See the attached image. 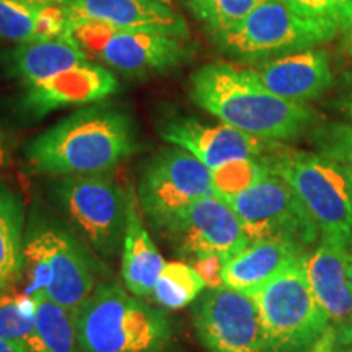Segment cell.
<instances>
[{"mask_svg": "<svg viewBox=\"0 0 352 352\" xmlns=\"http://www.w3.org/2000/svg\"><path fill=\"white\" fill-rule=\"evenodd\" d=\"M76 318L82 352H170L176 346L170 316L111 280H100Z\"/></svg>", "mask_w": 352, "mask_h": 352, "instance_id": "3", "label": "cell"}, {"mask_svg": "<svg viewBox=\"0 0 352 352\" xmlns=\"http://www.w3.org/2000/svg\"><path fill=\"white\" fill-rule=\"evenodd\" d=\"M135 195L148 223L164 232L192 202L215 195L212 171L183 148H164L145 166Z\"/></svg>", "mask_w": 352, "mask_h": 352, "instance_id": "9", "label": "cell"}, {"mask_svg": "<svg viewBox=\"0 0 352 352\" xmlns=\"http://www.w3.org/2000/svg\"><path fill=\"white\" fill-rule=\"evenodd\" d=\"M253 69L267 90L298 104L318 98L333 82L328 54L316 47L277 57Z\"/></svg>", "mask_w": 352, "mask_h": 352, "instance_id": "18", "label": "cell"}, {"mask_svg": "<svg viewBox=\"0 0 352 352\" xmlns=\"http://www.w3.org/2000/svg\"><path fill=\"white\" fill-rule=\"evenodd\" d=\"M69 33L101 65L129 77L168 72L189 56L184 39L166 34L126 32L91 21L72 25Z\"/></svg>", "mask_w": 352, "mask_h": 352, "instance_id": "10", "label": "cell"}, {"mask_svg": "<svg viewBox=\"0 0 352 352\" xmlns=\"http://www.w3.org/2000/svg\"><path fill=\"white\" fill-rule=\"evenodd\" d=\"M25 272L30 290H43L56 303L78 314L100 283L101 263L85 240L50 215H32L25 235Z\"/></svg>", "mask_w": 352, "mask_h": 352, "instance_id": "4", "label": "cell"}, {"mask_svg": "<svg viewBox=\"0 0 352 352\" xmlns=\"http://www.w3.org/2000/svg\"><path fill=\"white\" fill-rule=\"evenodd\" d=\"M139 151L138 127L124 108L100 101L82 107L26 144L36 175L69 176L113 171Z\"/></svg>", "mask_w": 352, "mask_h": 352, "instance_id": "1", "label": "cell"}, {"mask_svg": "<svg viewBox=\"0 0 352 352\" xmlns=\"http://www.w3.org/2000/svg\"><path fill=\"white\" fill-rule=\"evenodd\" d=\"M129 188L113 171L60 176L56 197L91 252L103 259L121 253L127 222Z\"/></svg>", "mask_w": 352, "mask_h": 352, "instance_id": "7", "label": "cell"}, {"mask_svg": "<svg viewBox=\"0 0 352 352\" xmlns=\"http://www.w3.org/2000/svg\"><path fill=\"white\" fill-rule=\"evenodd\" d=\"M90 56L83 51L77 39L70 33L20 43L6 57L7 72L21 82L23 87L43 82L57 74L90 63Z\"/></svg>", "mask_w": 352, "mask_h": 352, "instance_id": "20", "label": "cell"}, {"mask_svg": "<svg viewBox=\"0 0 352 352\" xmlns=\"http://www.w3.org/2000/svg\"><path fill=\"white\" fill-rule=\"evenodd\" d=\"M162 233L189 261L215 254L227 263L252 241L232 206L217 195L192 202Z\"/></svg>", "mask_w": 352, "mask_h": 352, "instance_id": "13", "label": "cell"}, {"mask_svg": "<svg viewBox=\"0 0 352 352\" xmlns=\"http://www.w3.org/2000/svg\"><path fill=\"white\" fill-rule=\"evenodd\" d=\"M63 10L69 28L82 21H91L126 32L189 38L188 21L182 13L155 0H72Z\"/></svg>", "mask_w": 352, "mask_h": 352, "instance_id": "16", "label": "cell"}, {"mask_svg": "<svg viewBox=\"0 0 352 352\" xmlns=\"http://www.w3.org/2000/svg\"><path fill=\"white\" fill-rule=\"evenodd\" d=\"M338 349H340V352H352V338L347 342H344V344H338Z\"/></svg>", "mask_w": 352, "mask_h": 352, "instance_id": "37", "label": "cell"}, {"mask_svg": "<svg viewBox=\"0 0 352 352\" xmlns=\"http://www.w3.org/2000/svg\"><path fill=\"white\" fill-rule=\"evenodd\" d=\"M23 88V111L33 118H43L57 109L104 101L120 90V82L108 67L90 60Z\"/></svg>", "mask_w": 352, "mask_h": 352, "instance_id": "17", "label": "cell"}, {"mask_svg": "<svg viewBox=\"0 0 352 352\" xmlns=\"http://www.w3.org/2000/svg\"><path fill=\"white\" fill-rule=\"evenodd\" d=\"M189 96L223 124L272 142L297 139L315 121L307 104L283 100L267 90L254 69L228 63L197 69L189 80Z\"/></svg>", "mask_w": 352, "mask_h": 352, "instance_id": "2", "label": "cell"}, {"mask_svg": "<svg viewBox=\"0 0 352 352\" xmlns=\"http://www.w3.org/2000/svg\"><path fill=\"white\" fill-rule=\"evenodd\" d=\"M206 289L204 279L191 264L171 261L162 270L151 298L165 310H179L195 303Z\"/></svg>", "mask_w": 352, "mask_h": 352, "instance_id": "25", "label": "cell"}, {"mask_svg": "<svg viewBox=\"0 0 352 352\" xmlns=\"http://www.w3.org/2000/svg\"><path fill=\"white\" fill-rule=\"evenodd\" d=\"M302 201L320 236L352 245V182L334 162L320 153L277 145L266 157Z\"/></svg>", "mask_w": 352, "mask_h": 352, "instance_id": "5", "label": "cell"}, {"mask_svg": "<svg viewBox=\"0 0 352 352\" xmlns=\"http://www.w3.org/2000/svg\"><path fill=\"white\" fill-rule=\"evenodd\" d=\"M25 202L15 189L0 182V290L10 292L25 274Z\"/></svg>", "mask_w": 352, "mask_h": 352, "instance_id": "22", "label": "cell"}, {"mask_svg": "<svg viewBox=\"0 0 352 352\" xmlns=\"http://www.w3.org/2000/svg\"><path fill=\"white\" fill-rule=\"evenodd\" d=\"M12 164V144L6 129L0 124V170L7 168Z\"/></svg>", "mask_w": 352, "mask_h": 352, "instance_id": "33", "label": "cell"}, {"mask_svg": "<svg viewBox=\"0 0 352 352\" xmlns=\"http://www.w3.org/2000/svg\"><path fill=\"white\" fill-rule=\"evenodd\" d=\"M347 271H349V283L352 290V245H349V258H347Z\"/></svg>", "mask_w": 352, "mask_h": 352, "instance_id": "36", "label": "cell"}, {"mask_svg": "<svg viewBox=\"0 0 352 352\" xmlns=\"http://www.w3.org/2000/svg\"><path fill=\"white\" fill-rule=\"evenodd\" d=\"M223 199L240 217L250 240L284 239L307 250L320 239L318 227L302 201L272 170L245 191Z\"/></svg>", "mask_w": 352, "mask_h": 352, "instance_id": "11", "label": "cell"}, {"mask_svg": "<svg viewBox=\"0 0 352 352\" xmlns=\"http://www.w3.org/2000/svg\"><path fill=\"white\" fill-rule=\"evenodd\" d=\"M28 2L38 3V6H44V7H65L67 3L72 2V0H28Z\"/></svg>", "mask_w": 352, "mask_h": 352, "instance_id": "35", "label": "cell"}, {"mask_svg": "<svg viewBox=\"0 0 352 352\" xmlns=\"http://www.w3.org/2000/svg\"><path fill=\"white\" fill-rule=\"evenodd\" d=\"M347 32H349V44H351V50H352V26L347 30Z\"/></svg>", "mask_w": 352, "mask_h": 352, "instance_id": "40", "label": "cell"}, {"mask_svg": "<svg viewBox=\"0 0 352 352\" xmlns=\"http://www.w3.org/2000/svg\"><path fill=\"white\" fill-rule=\"evenodd\" d=\"M303 253L307 250L290 240H252L246 248L226 263L223 285L253 296Z\"/></svg>", "mask_w": 352, "mask_h": 352, "instance_id": "19", "label": "cell"}, {"mask_svg": "<svg viewBox=\"0 0 352 352\" xmlns=\"http://www.w3.org/2000/svg\"><path fill=\"white\" fill-rule=\"evenodd\" d=\"M0 294H3V290H0Z\"/></svg>", "mask_w": 352, "mask_h": 352, "instance_id": "41", "label": "cell"}, {"mask_svg": "<svg viewBox=\"0 0 352 352\" xmlns=\"http://www.w3.org/2000/svg\"><path fill=\"white\" fill-rule=\"evenodd\" d=\"M349 245L320 236L318 245L307 254V279L328 318L338 344L352 338V290L347 271Z\"/></svg>", "mask_w": 352, "mask_h": 352, "instance_id": "15", "label": "cell"}, {"mask_svg": "<svg viewBox=\"0 0 352 352\" xmlns=\"http://www.w3.org/2000/svg\"><path fill=\"white\" fill-rule=\"evenodd\" d=\"M264 2L266 0H189V8L214 36L239 25Z\"/></svg>", "mask_w": 352, "mask_h": 352, "instance_id": "26", "label": "cell"}, {"mask_svg": "<svg viewBox=\"0 0 352 352\" xmlns=\"http://www.w3.org/2000/svg\"><path fill=\"white\" fill-rule=\"evenodd\" d=\"M155 2H160V3H166V6H171V3H173L175 0H155Z\"/></svg>", "mask_w": 352, "mask_h": 352, "instance_id": "39", "label": "cell"}, {"mask_svg": "<svg viewBox=\"0 0 352 352\" xmlns=\"http://www.w3.org/2000/svg\"><path fill=\"white\" fill-rule=\"evenodd\" d=\"M165 264L164 256L153 243L151 233L139 214L138 195L131 188L126 232L121 245L122 283L135 297L151 298Z\"/></svg>", "mask_w": 352, "mask_h": 352, "instance_id": "21", "label": "cell"}, {"mask_svg": "<svg viewBox=\"0 0 352 352\" xmlns=\"http://www.w3.org/2000/svg\"><path fill=\"white\" fill-rule=\"evenodd\" d=\"M344 109H346L347 116H349V118H351V120H352V98H351L349 101H347V103L344 104Z\"/></svg>", "mask_w": 352, "mask_h": 352, "instance_id": "38", "label": "cell"}, {"mask_svg": "<svg viewBox=\"0 0 352 352\" xmlns=\"http://www.w3.org/2000/svg\"><path fill=\"white\" fill-rule=\"evenodd\" d=\"M0 352H28V349L19 342L0 341Z\"/></svg>", "mask_w": 352, "mask_h": 352, "instance_id": "34", "label": "cell"}, {"mask_svg": "<svg viewBox=\"0 0 352 352\" xmlns=\"http://www.w3.org/2000/svg\"><path fill=\"white\" fill-rule=\"evenodd\" d=\"M308 352H340L336 344V336H334L333 329L328 328L323 336H321L320 340L311 346V349Z\"/></svg>", "mask_w": 352, "mask_h": 352, "instance_id": "32", "label": "cell"}, {"mask_svg": "<svg viewBox=\"0 0 352 352\" xmlns=\"http://www.w3.org/2000/svg\"><path fill=\"white\" fill-rule=\"evenodd\" d=\"M158 134L165 142L191 153L210 171L235 160L263 158L279 145V142L245 134L223 122L208 124L182 116L162 122Z\"/></svg>", "mask_w": 352, "mask_h": 352, "instance_id": "14", "label": "cell"}, {"mask_svg": "<svg viewBox=\"0 0 352 352\" xmlns=\"http://www.w3.org/2000/svg\"><path fill=\"white\" fill-rule=\"evenodd\" d=\"M189 264L199 272L208 289H219L223 285V266H226V261L220 256L206 254V256L191 259Z\"/></svg>", "mask_w": 352, "mask_h": 352, "instance_id": "31", "label": "cell"}, {"mask_svg": "<svg viewBox=\"0 0 352 352\" xmlns=\"http://www.w3.org/2000/svg\"><path fill=\"white\" fill-rule=\"evenodd\" d=\"M28 296L34 318L33 336L26 344L28 352H82L76 315L43 290H33Z\"/></svg>", "mask_w": 352, "mask_h": 352, "instance_id": "24", "label": "cell"}, {"mask_svg": "<svg viewBox=\"0 0 352 352\" xmlns=\"http://www.w3.org/2000/svg\"><path fill=\"white\" fill-rule=\"evenodd\" d=\"M192 327L209 352H267L256 302L240 290H204L192 305Z\"/></svg>", "mask_w": 352, "mask_h": 352, "instance_id": "12", "label": "cell"}, {"mask_svg": "<svg viewBox=\"0 0 352 352\" xmlns=\"http://www.w3.org/2000/svg\"><path fill=\"white\" fill-rule=\"evenodd\" d=\"M34 331L32 297L13 290L0 294V341H12L26 347Z\"/></svg>", "mask_w": 352, "mask_h": 352, "instance_id": "27", "label": "cell"}, {"mask_svg": "<svg viewBox=\"0 0 352 352\" xmlns=\"http://www.w3.org/2000/svg\"><path fill=\"white\" fill-rule=\"evenodd\" d=\"M316 153L336 164L352 182V124H329L314 135Z\"/></svg>", "mask_w": 352, "mask_h": 352, "instance_id": "30", "label": "cell"}, {"mask_svg": "<svg viewBox=\"0 0 352 352\" xmlns=\"http://www.w3.org/2000/svg\"><path fill=\"white\" fill-rule=\"evenodd\" d=\"M271 168L266 158H243L230 164L222 165L217 170H212V184L215 195L220 197L235 196L245 191L264 175L270 173Z\"/></svg>", "mask_w": 352, "mask_h": 352, "instance_id": "28", "label": "cell"}, {"mask_svg": "<svg viewBox=\"0 0 352 352\" xmlns=\"http://www.w3.org/2000/svg\"><path fill=\"white\" fill-rule=\"evenodd\" d=\"M334 36V30L302 19L283 0H266L239 25L212 38L219 50L230 59L259 65L316 47Z\"/></svg>", "mask_w": 352, "mask_h": 352, "instance_id": "8", "label": "cell"}, {"mask_svg": "<svg viewBox=\"0 0 352 352\" xmlns=\"http://www.w3.org/2000/svg\"><path fill=\"white\" fill-rule=\"evenodd\" d=\"M302 19L311 20L334 32L352 26V0H283Z\"/></svg>", "mask_w": 352, "mask_h": 352, "instance_id": "29", "label": "cell"}, {"mask_svg": "<svg viewBox=\"0 0 352 352\" xmlns=\"http://www.w3.org/2000/svg\"><path fill=\"white\" fill-rule=\"evenodd\" d=\"M69 33L60 7H44L28 0H0V39L32 43Z\"/></svg>", "mask_w": 352, "mask_h": 352, "instance_id": "23", "label": "cell"}, {"mask_svg": "<svg viewBox=\"0 0 352 352\" xmlns=\"http://www.w3.org/2000/svg\"><path fill=\"white\" fill-rule=\"evenodd\" d=\"M307 254L253 294L267 352H305L328 329V318L307 279Z\"/></svg>", "mask_w": 352, "mask_h": 352, "instance_id": "6", "label": "cell"}]
</instances>
